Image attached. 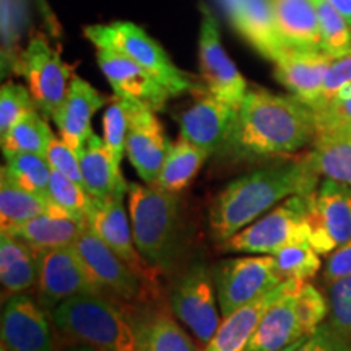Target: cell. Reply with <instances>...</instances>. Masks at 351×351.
Segmentation results:
<instances>
[{
  "label": "cell",
  "mask_w": 351,
  "mask_h": 351,
  "mask_svg": "<svg viewBox=\"0 0 351 351\" xmlns=\"http://www.w3.org/2000/svg\"><path fill=\"white\" fill-rule=\"evenodd\" d=\"M317 135L313 108L293 95L249 90L238 109L223 155L231 160H258L295 155Z\"/></svg>",
  "instance_id": "1"
},
{
  "label": "cell",
  "mask_w": 351,
  "mask_h": 351,
  "mask_svg": "<svg viewBox=\"0 0 351 351\" xmlns=\"http://www.w3.org/2000/svg\"><path fill=\"white\" fill-rule=\"evenodd\" d=\"M319 179L306 158L256 169L234 179L215 197L210 207L213 241L225 243L288 197L309 194L317 187Z\"/></svg>",
  "instance_id": "2"
},
{
  "label": "cell",
  "mask_w": 351,
  "mask_h": 351,
  "mask_svg": "<svg viewBox=\"0 0 351 351\" xmlns=\"http://www.w3.org/2000/svg\"><path fill=\"white\" fill-rule=\"evenodd\" d=\"M129 215L137 249L161 275L174 269L182 249V215L178 194L156 184H130Z\"/></svg>",
  "instance_id": "3"
},
{
  "label": "cell",
  "mask_w": 351,
  "mask_h": 351,
  "mask_svg": "<svg viewBox=\"0 0 351 351\" xmlns=\"http://www.w3.org/2000/svg\"><path fill=\"white\" fill-rule=\"evenodd\" d=\"M56 339L98 351H135V335L124 307L98 293L69 298L51 313Z\"/></svg>",
  "instance_id": "4"
},
{
  "label": "cell",
  "mask_w": 351,
  "mask_h": 351,
  "mask_svg": "<svg viewBox=\"0 0 351 351\" xmlns=\"http://www.w3.org/2000/svg\"><path fill=\"white\" fill-rule=\"evenodd\" d=\"M85 36L98 49H114L142 65L163 83L173 96L200 90L191 73L176 67L163 47L148 36L140 26L130 21L91 25L85 28Z\"/></svg>",
  "instance_id": "5"
},
{
  "label": "cell",
  "mask_w": 351,
  "mask_h": 351,
  "mask_svg": "<svg viewBox=\"0 0 351 351\" xmlns=\"http://www.w3.org/2000/svg\"><path fill=\"white\" fill-rule=\"evenodd\" d=\"M302 241H309L307 194H296L219 244V252L274 256L280 249Z\"/></svg>",
  "instance_id": "6"
},
{
  "label": "cell",
  "mask_w": 351,
  "mask_h": 351,
  "mask_svg": "<svg viewBox=\"0 0 351 351\" xmlns=\"http://www.w3.org/2000/svg\"><path fill=\"white\" fill-rule=\"evenodd\" d=\"M168 304L174 317L204 348L213 339L223 320L221 311H218L213 269L205 262H195L182 270L171 287Z\"/></svg>",
  "instance_id": "7"
},
{
  "label": "cell",
  "mask_w": 351,
  "mask_h": 351,
  "mask_svg": "<svg viewBox=\"0 0 351 351\" xmlns=\"http://www.w3.org/2000/svg\"><path fill=\"white\" fill-rule=\"evenodd\" d=\"M73 247L99 295L116 304L127 307L160 298V293L148 288L88 226L78 236Z\"/></svg>",
  "instance_id": "8"
},
{
  "label": "cell",
  "mask_w": 351,
  "mask_h": 351,
  "mask_svg": "<svg viewBox=\"0 0 351 351\" xmlns=\"http://www.w3.org/2000/svg\"><path fill=\"white\" fill-rule=\"evenodd\" d=\"M309 243L320 256L333 251L351 239V186L324 178L307 194Z\"/></svg>",
  "instance_id": "9"
},
{
  "label": "cell",
  "mask_w": 351,
  "mask_h": 351,
  "mask_svg": "<svg viewBox=\"0 0 351 351\" xmlns=\"http://www.w3.org/2000/svg\"><path fill=\"white\" fill-rule=\"evenodd\" d=\"M219 311L223 317L256 301L283 283L275 267L274 256H249L228 258L213 267Z\"/></svg>",
  "instance_id": "10"
},
{
  "label": "cell",
  "mask_w": 351,
  "mask_h": 351,
  "mask_svg": "<svg viewBox=\"0 0 351 351\" xmlns=\"http://www.w3.org/2000/svg\"><path fill=\"white\" fill-rule=\"evenodd\" d=\"M15 72L28 83V90L43 116H54L67 95L72 70L44 38H33L16 57Z\"/></svg>",
  "instance_id": "11"
},
{
  "label": "cell",
  "mask_w": 351,
  "mask_h": 351,
  "mask_svg": "<svg viewBox=\"0 0 351 351\" xmlns=\"http://www.w3.org/2000/svg\"><path fill=\"white\" fill-rule=\"evenodd\" d=\"M124 195L116 194L104 200H93L88 213V228L121 258L148 288L160 293V271L145 261L134 241L132 225L124 208Z\"/></svg>",
  "instance_id": "12"
},
{
  "label": "cell",
  "mask_w": 351,
  "mask_h": 351,
  "mask_svg": "<svg viewBox=\"0 0 351 351\" xmlns=\"http://www.w3.org/2000/svg\"><path fill=\"white\" fill-rule=\"evenodd\" d=\"M200 12L199 60L204 88L208 93L239 109L249 91L247 82L223 47L213 12L205 3L200 5Z\"/></svg>",
  "instance_id": "13"
},
{
  "label": "cell",
  "mask_w": 351,
  "mask_h": 351,
  "mask_svg": "<svg viewBox=\"0 0 351 351\" xmlns=\"http://www.w3.org/2000/svg\"><path fill=\"white\" fill-rule=\"evenodd\" d=\"M2 343L8 351H56L51 314L28 293L12 295L5 301Z\"/></svg>",
  "instance_id": "14"
},
{
  "label": "cell",
  "mask_w": 351,
  "mask_h": 351,
  "mask_svg": "<svg viewBox=\"0 0 351 351\" xmlns=\"http://www.w3.org/2000/svg\"><path fill=\"white\" fill-rule=\"evenodd\" d=\"M98 293L73 245L41 254L36 300L47 313L77 295ZM99 295V293H98Z\"/></svg>",
  "instance_id": "15"
},
{
  "label": "cell",
  "mask_w": 351,
  "mask_h": 351,
  "mask_svg": "<svg viewBox=\"0 0 351 351\" xmlns=\"http://www.w3.org/2000/svg\"><path fill=\"white\" fill-rule=\"evenodd\" d=\"M124 313L134 328L135 351H202L160 298L127 306Z\"/></svg>",
  "instance_id": "16"
},
{
  "label": "cell",
  "mask_w": 351,
  "mask_h": 351,
  "mask_svg": "<svg viewBox=\"0 0 351 351\" xmlns=\"http://www.w3.org/2000/svg\"><path fill=\"white\" fill-rule=\"evenodd\" d=\"M98 65L111 85L114 96L163 111L173 95L163 83L153 77L142 65L114 49H98Z\"/></svg>",
  "instance_id": "17"
},
{
  "label": "cell",
  "mask_w": 351,
  "mask_h": 351,
  "mask_svg": "<svg viewBox=\"0 0 351 351\" xmlns=\"http://www.w3.org/2000/svg\"><path fill=\"white\" fill-rule=\"evenodd\" d=\"M197 95L195 103L179 117V137L213 155L230 137L238 109L208 93L204 86Z\"/></svg>",
  "instance_id": "18"
},
{
  "label": "cell",
  "mask_w": 351,
  "mask_h": 351,
  "mask_svg": "<svg viewBox=\"0 0 351 351\" xmlns=\"http://www.w3.org/2000/svg\"><path fill=\"white\" fill-rule=\"evenodd\" d=\"M171 143L153 109L134 103L130 111L125 155L145 184H155Z\"/></svg>",
  "instance_id": "19"
},
{
  "label": "cell",
  "mask_w": 351,
  "mask_h": 351,
  "mask_svg": "<svg viewBox=\"0 0 351 351\" xmlns=\"http://www.w3.org/2000/svg\"><path fill=\"white\" fill-rule=\"evenodd\" d=\"M234 29L265 59H278L285 51L275 20L274 0H218Z\"/></svg>",
  "instance_id": "20"
},
{
  "label": "cell",
  "mask_w": 351,
  "mask_h": 351,
  "mask_svg": "<svg viewBox=\"0 0 351 351\" xmlns=\"http://www.w3.org/2000/svg\"><path fill=\"white\" fill-rule=\"evenodd\" d=\"M302 283L301 280H289L283 295L262 317L245 351H282L309 337L298 306V293Z\"/></svg>",
  "instance_id": "21"
},
{
  "label": "cell",
  "mask_w": 351,
  "mask_h": 351,
  "mask_svg": "<svg viewBox=\"0 0 351 351\" xmlns=\"http://www.w3.org/2000/svg\"><path fill=\"white\" fill-rule=\"evenodd\" d=\"M106 103V96L96 90L91 83L80 77H72L62 104L52 116V121L59 129L60 138L70 148L80 153L83 145L93 134L91 119L95 112H98Z\"/></svg>",
  "instance_id": "22"
},
{
  "label": "cell",
  "mask_w": 351,
  "mask_h": 351,
  "mask_svg": "<svg viewBox=\"0 0 351 351\" xmlns=\"http://www.w3.org/2000/svg\"><path fill=\"white\" fill-rule=\"evenodd\" d=\"M333 59L324 51L287 49L274 60L275 77L295 98L313 108Z\"/></svg>",
  "instance_id": "23"
},
{
  "label": "cell",
  "mask_w": 351,
  "mask_h": 351,
  "mask_svg": "<svg viewBox=\"0 0 351 351\" xmlns=\"http://www.w3.org/2000/svg\"><path fill=\"white\" fill-rule=\"evenodd\" d=\"M288 283L289 280L280 283L278 287L257 298L256 301L249 302L223 317L213 339L202 348V351H245L262 317L269 311V307L283 295Z\"/></svg>",
  "instance_id": "24"
},
{
  "label": "cell",
  "mask_w": 351,
  "mask_h": 351,
  "mask_svg": "<svg viewBox=\"0 0 351 351\" xmlns=\"http://www.w3.org/2000/svg\"><path fill=\"white\" fill-rule=\"evenodd\" d=\"M85 191L93 200H104L116 194L129 191L121 166L116 163L104 138L91 134L78 153Z\"/></svg>",
  "instance_id": "25"
},
{
  "label": "cell",
  "mask_w": 351,
  "mask_h": 351,
  "mask_svg": "<svg viewBox=\"0 0 351 351\" xmlns=\"http://www.w3.org/2000/svg\"><path fill=\"white\" fill-rule=\"evenodd\" d=\"M86 226L88 221L69 217L59 207L52 205L49 212L29 219L7 234L15 236L36 252L43 254L73 245Z\"/></svg>",
  "instance_id": "26"
},
{
  "label": "cell",
  "mask_w": 351,
  "mask_h": 351,
  "mask_svg": "<svg viewBox=\"0 0 351 351\" xmlns=\"http://www.w3.org/2000/svg\"><path fill=\"white\" fill-rule=\"evenodd\" d=\"M278 33L288 49L322 51L314 0H274Z\"/></svg>",
  "instance_id": "27"
},
{
  "label": "cell",
  "mask_w": 351,
  "mask_h": 351,
  "mask_svg": "<svg viewBox=\"0 0 351 351\" xmlns=\"http://www.w3.org/2000/svg\"><path fill=\"white\" fill-rule=\"evenodd\" d=\"M41 254L15 236H0V282L8 296L36 287Z\"/></svg>",
  "instance_id": "28"
},
{
  "label": "cell",
  "mask_w": 351,
  "mask_h": 351,
  "mask_svg": "<svg viewBox=\"0 0 351 351\" xmlns=\"http://www.w3.org/2000/svg\"><path fill=\"white\" fill-rule=\"evenodd\" d=\"M307 165L320 178H328L351 186V135L320 134L315 135L313 150L304 156Z\"/></svg>",
  "instance_id": "29"
},
{
  "label": "cell",
  "mask_w": 351,
  "mask_h": 351,
  "mask_svg": "<svg viewBox=\"0 0 351 351\" xmlns=\"http://www.w3.org/2000/svg\"><path fill=\"white\" fill-rule=\"evenodd\" d=\"M208 156H212L208 152L179 137L178 142L171 143L163 168H161L155 184L165 191L179 194L191 186Z\"/></svg>",
  "instance_id": "30"
},
{
  "label": "cell",
  "mask_w": 351,
  "mask_h": 351,
  "mask_svg": "<svg viewBox=\"0 0 351 351\" xmlns=\"http://www.w3.org/2000/svg\"><path fill=\"white\" fill-rule=\"evenodd\" d=\"M49 197L33 194L0 174V231L10 232L29 219L49 212Z\"/></svg>",
  "instance_id": "31"
},
{
  "label": "cell",
  "mask_w": 351,
  "mask_h": 351,
  "mask_svg": "<svg viewBox=\"0 0 351 351\" xmlns=\"http://www.w3.org/2000/svg\"><path fill=\"white\" fill-rule=\"evenodd\" d=\"M52 138H54V134L38 109L25 114L3 137H0L5 160L20 153L46 156Z\"/></svg>",
  "instance_id": "32"
},
{
  "label": "cell",
  "mask_w": 351,
  "mask_h": 351,
  "mask_svg": "<svg viewBox=\"0 0 351 351\" xmlns=\"http://www.w3.org/2000/svg\"><path fill=\"white\" fill-rule=\"evenodd\" d=\"M2 174L8 181L33 194L46 195L49 192L52 168L46 156L34 153H20L7 158Z\"/></svg>",
  "instance_id": "33"
},
{
  "label": "cell",
  "mask_w": 351,
  "mask_h": 351,
  "mask_svg": "<svg viewBox=\"0 0 351 351\" xmlns=\"http://www.w3.org/2000/svg\"><path fill=\"white\" fill-rule=\"evenodd\" d=\"M322 51L333 57L351 54V23L328 0H314Z\"/></svg>",
  "instance_id": "34"
},
{
  "label": "cell",
  "mask_w": 351,
  "mask_h": 351,
  "mask_svg": "<svg viewBox=\"0 0 351 351\" xmlns=\"http://www.w3.org/2000/svg\"><path fill=\"white\" fill-rule=\"evenodd\" d=\"M275 267L283 282L301 280L307 282L320 270V254L313 247L309 241L289 244L274 254Z\"/></svg>",
  "instance_id": "35"
},
{
  "label": "cell",
  "mask_w": 351,
  "mask_h": 351,
  "mask_svg": "<svg viewBox=\"0 0 351 351\" xmlns=\"http://www.w3.org/2000/svg\"><path fill=\"white\" fill-rule=\"evenodd\" d=\"M47 197L56 207L80 221H86L91 204H93V199L88 195L85 187L54 169H52Z\"/></svg>",
  "instance_id": "36"
},
{
  "label": "cell",
  "mask_w": 351,
  "mask_h": 351,
  "mask_svg": "<svg viewBox=\"0 0 351 351\" xmlns=\"http://www.w3.org/2000/svg\"><path fill=\"white\" fill-rule=\"evenodd\" d=\"M134 101L114 96L103 116V138L116 163L121 166L125 153L127 134H129L130 111Z\"/></svg>",
  "instance_id": "37"
},
{
  "label": "cell",
  "mask_w": 351,
  "mask_h": 351,
  "mask_svg": "<svg viewBox=\"0 0 351 351\" xmlns=\"http://www.w3.org/2000/svg\"><path fill=\"white\" fill-rule=\"evenodd\" d=\"M33 109L38 108L28 88L13 82L3 83L0 88V137Z\"/></svg>",
  "instance_id": "38"
},
{
  "label": "cell",
  "mask_w": 351,
  "mask_h": 351,
  "mask_svg": "<svg viewBox=\"0 0 351 351\" xmlns=\"http://www.w3.org/2000/svg\"><path fill=\"white\" fill-rule=\"evenodd\" d=\"M328 324L351 340V275L328 283Z\"/></svg>",
  "instance_id": "39"
},
{
  "label": "cell",
  "mask_w": 351,
  "mask_h": 351,
  "mask_svg": "<svg viewBox=\"0 0 351 351\" xmlns=\"http://www.w3.org/2000/svg\"><path fill=\"white\" fill-rule=\"evenodd\" d=\"M46 158L52 169L59 171V173H62L64 176L72 179V181H75L85 187L78 153L73 148H70L62 138H52L49 148H47Z\"/></svg>",
  "instance_id": "40"
},
{
  "label": "cell",
  "mask_w": 351,
  "mask_h": 351,
  "mask_svg": "<svg viewBox=\"0 0 351 351\" xmlns=\"http://www.w3.org/2000/svg\"><path fill=\"white\" fill-rule=\"evenodd\" d=\"M351 82V54L335 57L332 60L330 67L327 70V75L324 78L322 90L313 109H319L335 98L339 93L340 88H343L346 83Z\"/></svg>",
  "instance_id": "41"
},
{
  "label": "cell",
  "mask_w": 351,
  "mask_h": 351,
  "mask_svg": "<svg viewBox=\"0 0 351 351\" xmlns=\"http://www.w3.org/2000/svg\"><path fill=\"white\" fill-rule=\"evenodd\" d=\"M315 117V127L319 134L335 132L341 127L351 124V98L339 103H330L327 106L313 109Z\"/></svg>",
  "instance_id": "42"
},
{
  "label": "cell",
  "mask_w": 351,
  "mask_h": 351,
  "mask_svg": "<svg viewBox=\"0 0 351 351\" xmlns=\"http://www.w3.org/2000/svg\"><path fill=\"white\" fill-rule=\"evenodd\" d=\"M296 351H351V340L345 339L327 322L307 337Z\"/></svg>",
  "instance_id": "43"
},
{
  "label": "cell",
  "mask_w": 351,
  "mask_h": 351,
  "mask_svg": "<svg viewBox=\"0 0 351 351\" xmlns=\"http://www.w3.org/2000/svg\"><path fill=\"white\" fill-rule=\"evenodd\" d=\"M348 275H351V239L328 256L324 270V278L327 283Z\"/></svg>",
  "instance_id": "44"
},
{
  "label": "cell",
  "mask_w": 351,
  "mask_h": 351,
  "mask_svg": "<svg viewBox=\"0 0 351 351\" xmlns=\"http://www.w3.org/2000/svg\"><path fill=\"white\" fill-rule=\"evenodd\" d=\"M328 2L351 23V0H328Z\"/></svg>",
  "instance_id": "45"
},
{
  "label": "cell",
  "mask_w": 351,
  "mask_h": 351,
  "mask_svg": "<svg viewBox=\"0 0 351 351\" xmlns=\"http://www.w3.org/2000/svg\"><path fill=\"white\" fill-rule=\"evenodd\" d=\"M306 339H307V337H306ZM306 339H302V340H298V341H295V343H293V345H289V346H287V348H283L282 351H296V350L300 348V346L302 345V341H304Z\"/></svg>",
  "instance_id": "46"
},
{
  "label": "cell",
  "mask_w": 351,
  "mask_h": 351,
  "mask_svg": "<svg viewBox=\"0 0 351 351\" xmlns=\"http://www.w3.org/2000/svg\"><path fill=\"white\" fill-rule=\"evenodd\" d=\"M335 132H339V134H350V135H351V124L341 127V129L335 130ZM335 132H328V134H335ZM319 135H320V134H319Z\"/></svg>",
  "instance_id": "47"
}]
</instances>
